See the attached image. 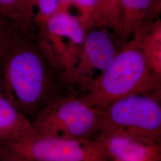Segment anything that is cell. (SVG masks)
Returning a JSON list of instances; mask_svg holds the SVG:
<instances>
[{
  "instance_id": "9c48e42d",
  "label": "cell",
  "mask_w": 161,
  "mask_h": 161,
  "mask_svg": "<svg viewBox=\"0 0 161 161\" xmlns=\"http://www.w3.org/2000/svg\"><path fill=\"white\" fill-rule=\"evenodd\" d=\"M35 133L32 122L0 92V142Z\"/></svg>"
},
{
  "instance_id": "d6986e66",
  "label": "cell",
  "mask_w": 161,
  "mask_h": 161,
  "mask_svg": "<svg viewBox=\"0 0 161 161\" xmlns=\"http://www.w3.org/2000/svg\"><path fill=\"white\" fill-rule=\"evenodd\" d=\"M109 161H118V160H117V159H109Z\"/></svg>"
},
{
  "instance_id": "5bb4252c",
  "label": "cell",
  "mask_w": 161,
  "mask_h": 161,
  "mask_svg": "<svg viewBox=\"0 0 161 161\" xmlns=\"http://www.w3.org/2000/svg\"><path fill=\"white\" fill-rule=\"evenodd\" d=\"M20 32L22 31L0 17V65Z\"/></svg>"
},
{
  "instance_id": "30bf717a",
  "label": "cell",
  "mask_w": 161,
  "mask_h": 161,
  "mask_svg": "<svg viewBox=\"0 0 161 161\" xmlns=\"http://www.w3.org/2000/svg\"><path fill=\"white\" fill-rule=\"evenodd\" d=\"M35 25L40 32L68 39L72 43L80 46L86 34L79 17L71 14L69 10H60L44 22Z\"/></svg>"
},
{
  "instance_id": "3957f363",
  "label": "cell",
  "mask_w": 161,
  "mask_h": 161,
  "mask_svg": "<svg viewBox=\"0 0 161 161\" xmlns=\"http://www.w3.org/2000/svg\"><path fill=\"white\" fill-rule=\"evenodd\" d=\"M103 110L80 96L64 94L52 101L32 121L36 134L66 139L94 138L102 131Z\"/></svg>"
},
{
  "instance_id": "7c38bea8",
  "label": "cell",
  "mask_w": 161,
  "mask_h": 161,
  "mask_svg": "<svg viewBox=\"0 0 161 161\" xmlns=\"http://www.w3.org/2000/svg\"><path fill=\"white\" fill-rule=\"evenodd\" d=\"M33 0H0V17L25 32L36 29Z\"/></svg>"
},
{
  "instance_id": "ac0fdd59",
  "label": "cell",
  "mask_w": 161,
  "mask_h": 161,
  "mask_svg": "<svg viewBox=\"0 0 161 161\" xmlns=\"http://www.w3.org/2000/svg\"><path fill=\"white\" fill-rule=\"evenodd\" d=\"M153 3L156 11L159 13L161 10V0H153Z\"/></svg>"
},
{
  "instance_id": "6da1fadb",
  "label": "cell",
  "mask_w": 161,
  "mask_h": 161,
  "mask_svg": "<svg viewBox=\"0 0 161 161\" xmlns=\"http://www.w3.org/2000/svg\"><path fill=\"white\" fill-rule=\"evenodd\" d=\"M66 76L41 40L37 28L20 32L0 65V92L32 122L65 93Z\"/></svg>"
},
{
  "instance_id": "5b68a950",
  "label": "cell",
  "mask_w": 161,
  "mask_h": 161,
  "mask_svg": "<svg viewBox=\"0 0 161 161\" xmlns=\"http://www.w3.org/2000/svg\"><path fill=\"white\" fill-rule=\"evenodd\" d=\"M160 99L161 95L137 94L116 101L103 110L102 131L136 136L161 143Z\"/></svg>"
},
{
  "instance_id": "7a4b0ae2",
  "label": "cell",
  "mask_w": 161,
  "mask_h": 161,
  "mask_svg": "<svg viewBox=\"0 0 161 161\" xmlns=\"http://www.w3.org/2000/svg\"><path fill=\"white\" fill-rule=\"evenodd\" d=\"M161 79L150 69L137 43L130 39L109 65L94 78L80 96L100 110L122 98L137 94L161 95Z\"/></svg>"
},
{
  "instance_id": "52a82bcc",
  "label": "cell",
  "mask_w": 161,
  "mask_h": 161,
  "mask_svg": "<svg viewBox=\"0 0 161 161\" xmlns=\"http://www.w3.org/2000/svg\"><path fill=\"white\" fill-rule=\"evenodd\" d=\"M109 159L120 161H161V143L149 138L102 131L94 138Z\"/></svg>"
},
{
  "instance_id": "4fadbf2b",
  "label": "cell",
  "mask_w": 161,
  "mask_h": 161,
  "mask_svg": "<svg viewBox=\"0 0 161 161\" xmlns=\"http://www.w3.org/2000/svg\"><path fill=\"white\" fill-rule=\"evenodd\" d=\"M122 12L121 0H96L93 15L95 27L111 31L122 41Z\"/></svg>"
},
{
  "instance_id": "277c9868",
  "label": "cell",
  "mask_w": 161,
  "mask_h": 161,
  "mask_svg": "<svg viewBox=\"0 0 161 161\" xmlns=\"http://www.w3.org/2000/svg\"><path fill=\"white\" fill-rule=\"evenodd\" d=\"M94 138L66 139L34 134L0 142V161H109Z\"/></svg>"
},
{
  "instance_id": "e0dca14e",
  "label": "cell",
  "mask_w": 161,
  "mask_h": 161,
  "mask_svg": "<svg viewBox=\"0 0 161 161\" xmlns=\"http://www.w3.org/2000/svg\"><path fill=\"white\" fill-rule=\"evenodd\" d=\"M62 10H69L71 6H73V0H59Z\"/></svg>"
},
{
  "instance_id": "2e32d148",
  "label": "cell",
  "mask_w": 161,
  "mask_h": 161,
  "mask_svg": "<svg viewBox=\"0 0 161 161\" xmlns=\"http://www.w3.org/2000/svg\"><path fill=\"white\" fill-rule=\"evenodd\" d=\"M35 6L38 9L35 17V23H40L46 20L53 14L62 10L59 0H33Z\"/></svg>"
},
{
  "instance_id": "8992f818",
  "label": "cell",
  "mask_w": 161,
  "mask_h": 161,
  "mask_svg": "<svg viewBox=\"0 0 161 161\" xmlns=\"http://www.w3.org/2000/svg\"><path fill=\"white\" fill-rule=\"evenodd\" d=\"M112 33L98 27L88 31L78 62L68 76L64 94L82 96L94 79V71L98 69L102 72L111 64L122 47L117 44L116 36Z\"/></svg>"
},
{
  "instance_id": "8fae6325",
  "label": "cell",
  "mask_w": 161,
  "mask_h": 161,
  "mask_svg": "<svg viewBox=\"0 0 161 161\" xmlns=\"http://www.w3.org/2000/svg\"><path fill=\"white\" fill-rule=\"evenodd\" d=\"M137 44L154 75L161 79V20L155 19L143 32L130 38Z\"/></svg>"
},
{
  "instance_id": "ba28073f",
  "label": "cell",
  "mask_w": 161,
  "mask_h": 161,
  "mask_svg": "<svg viewBox=\"0 0 161 161\" xmlns=\"http://www.w3.org/2000/svg\"><path fill=\"white\" fill-rule=\"evenodd\" d=\"M122 21V41L124 43L132 35L147 29L159 14L153 0H121Z\"/></svg>"
},
{
  "instance_id": "9a60e30c",
  "label": "cell",
  "mask_w": 161,
  "mask_h": 161,
  "mask_svg": "<svg viewBox=\"0 0 161 161\" xmlns=\"http://www.w3.org/2000/svg\"><path fill=\"white\" fill-rule=\"evenodd\" d=\"M73 5L80 12L78 16L86 31L88 32L95 27L93 15L96 8V0H73Z\"/></svg>"
}]
</instances>
